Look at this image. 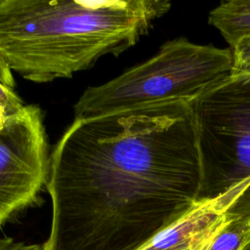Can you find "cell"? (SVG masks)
Returning <instances> with one entry per match:
<instances>
[{"label": "cell", "mask_w": 250, "mask_h": 250, "mask_svg": "<svg viewBox=\"0 0 250 250\" xmlns=\"http://www.w3.org/2000/svg\"><path fill=\"white\" fill-rule=\"evenodd\" d=\"M49 161L42 111L24 104L0 129V227L36 203L47 184Z\"/></svg>", "instance_id": "5b68a950"}, {"label": "cell", "mask_w": 250, "mask_h": 250, "mask_svg": "<svg viewBox=\"0 0 250 250\" xmlns=\"http://www.w3.org/2000/svg\"><path fill=\"white\" fill-rule=\"evenodd\" d=\"M208 22L232 47L240 38L250 35V0L221 2L209 13Z\"/></svg>", "instance_id": "52a82bcc"}, {"label": "cell", "mask_w": 250, "mask_h": 250, "mask_svg": "<svg viewBox=\"0 0 250 250\" xmlns=\"http://www.w3.org/2000/svg\"><path fill=\"white\" fill-rule=\"evenodd\" d=\"M231 76L250 77V35L240 38L232 47Z\"/></svg>", "instance_id": "9c48e42d"}, {"label": "cell", "mask_w": 250, "mask_h": 250, "mask_svg": "<svg viewBox=\"0 0 250 250\" xmlns=\"http://www.w3.org/2000/svg\"><path fill=\"white\" fill-rule=\"evenodd\" d=\"M168 0H0V53L35 83L70 78L133 47Z\"/></svg>", "instance_id": "7a4b0ae2"}, {"label": "cell", "mask_w": 250, "mask_h": 250, "mask_svg": "<svg viewBox=\"0 0 250 250\" xmlns=\"http://www.w3.org/2000/svg\"><path fill=\"white\" fill-rule=\"evenodd\" d=\"M240 250H250V237H249V239L246 241V243L243 245V247Z\"/></svg>", "instance_id": "5bb4252c"}, {"label": "cell", "mask_w": 250, "mask_h": 250, "mask_svg": "<svg viewBox=\"0 0 250 250\" xmlns=\"http://www.w3.org/2000/svg\"><path fill=\"white\" fill-rule=\"evenodd\" d=\"M0 84L4 85L10 89H14L16 86L13 71L7 64V62L1 53H0Z\"/></svg>", "instance_id": "7c38bea8"}, {"label": "cell", "mask_w": 250, "mask_h": 250, "mask_svg": "<svg viewBox=\"0 0 250 250\" xmlns=\"http://www.w3.org/2000/svg\"><path fill=\"white\" fill-rule=\"evenodd\" d=\"M226 220L215 201L198 202L139 250H200Z\"/></svg>", "instance_id": "8992f818"}, {"label": "cell", "mask_w": 250, "mask_h": 250, "mask_svg": "<svg viewBox=\"0 0 250 250\" xmlns=\"http://www.w3.org/2000/svg\"><path fill=\"white\" fill-rule=\"evenodd\" d=\"M223 226L200 250H240L250 237V221L226 218Z\"/></svg>", "instance_id": "ba28073f"}, {"label": "cell", "mask_w": 250, "mask_h": 250, "mask_svg": "<svg viewBox=\"0 0 250 250\" xmlns=\"http://www.w3.org/2000/svg\"><path fill=\"white\" fill-rule=\"evenodd\" d=\"M201 181L197 202L250 182V77L230 76L191 103Z\"/></svg>", "instance_id": "277c9868"}, {"label": "cell", "mask_w": 250, "mask_h": 250, "mask_svg": "<svg viewBox=\"0 0 250 250\" xmlns=\"http://www.w3.org/2000/svg\"><path fill=\"white\" fill-rule=\"evenodd\" d=\"M0 250H43V247L40 244H28L12 237H3L0 238Z\"/></svg>", "instance_id": "8fae6325"}, {"label": "cell", "mask_w": 250, "mask_h": 250, "mask_svg": "<svg viewBox=\"0 0 250 250\" xmlns=\"http://www.w3.org/2000/svg\"><path fill=\"white\" fill-rule=\"evenodd\" d=\"M231 70L230 49L175 38L148 60L88 87L73 105L74 118L160 102L192 103L229 78Z\"/></svg>", "instance_id": "3957f363"}, {"label": "cell", "mask_w": 250, "mask_h": 250, "mask_svg": "<svg viewBox=\"0 0 250 250\" xmlns=\"http://www.w3.org/2000/svg\"><path fill=\"white\" fill-rule=\"evenodd\" d=\"M0 103L5 106L9 115L17 112L24 104L14 89L0 84Z\"/></svg>", "instance_id": "30bf717a"}, {"label": "cell", "mask_w": 250, "mask_h": 250, "mask_svg": "<svg viewBox=\"0 0 250 250\" xmlns=\"http://www.w3.org/2000/svg\"><path fill=\"white\" fill-rule=\"evenodd\" d=\"M191 102L74 118L50 154L43 250H139L198 202Z\"/></svg>", "instance_id": "6da1fadb"}, {"label": "cell", "mask_w": 250, "mask_h": 250, "mask_svg": "<svg viewBox=\"0 0 250 250\" xmlns=\"http://www.w3.org/2000/svg\"><path fill=\"white\" fill-rule=\"evenodd\" d=\"M8 112H7V110H6V108H5V106L0 103V129L3 127V125H4V123H5V121H6V119H7V117H8Z\"/></svg>", "instance_id": "4fadbf2b"}]
</instances>
